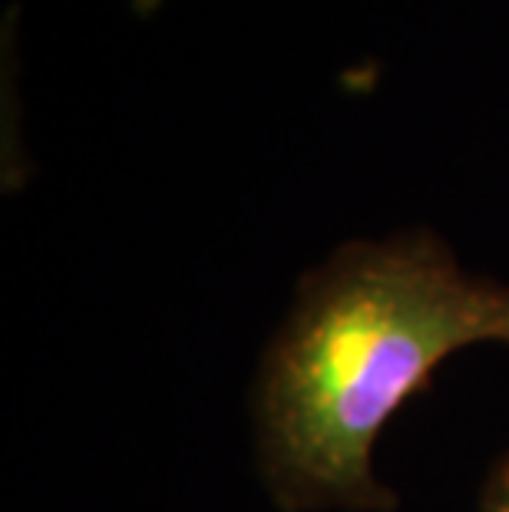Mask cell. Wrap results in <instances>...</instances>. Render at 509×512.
<instances>
[{
  "label": "cell",
  "mask_w": 509,
  "mask_h": 512,
  "mask_svg": "<svg viewBox=\"0 0 509 512\" xmlns=\"http://www.w3.org/2000/svg\"><path fill=\"white\" fill-rule=\"evenodd\" d=\"M480 512H509V453L493 466L490 479H486Z\"/></svg>",
  "instance_id": "cell-2"
},
{
  "label": "cell",
  "mask_w": 509,
  "mask_h": 512,
  "mask_svg": "<svg viewBox=\"0 0 509 512\" xmlns=\"http://www.w3.org/2000/svg\"><path fill=\"white\" fill-rule=\"evenodd\" d=\"M509 344V285L437 235L351 242L301 278L255 380L258 470L285 512H391L374 443L470 344Z\"/></svg>",
  "instance_id": "cell-1"
}]
</instances>
